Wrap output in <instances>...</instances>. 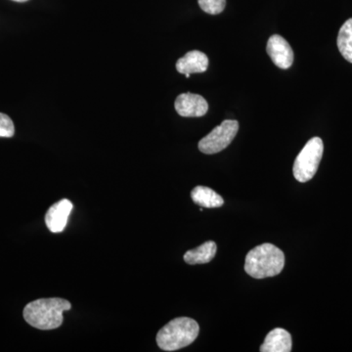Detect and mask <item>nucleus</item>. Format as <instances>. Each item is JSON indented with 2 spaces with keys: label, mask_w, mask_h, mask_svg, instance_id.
<instances>
[{
  "label": "nucleus",
  "mask_w": 352,
  "mask_h": 352,
  "mask_svg": "<svg viewBox=\"0 0 352 352\" xmlns=\"http://www.w3.org/2000/svg\"><path fill=\"white\" fill-rule=\"evenodd\" d=\"M323 152L321 138H314L308 141L294 164V176L298 182H307L314 178L318 170Z\"/></svg>",
  "instance_id": "4"
},
{
  "label": "nucleus",
  "mask_w": 352,
  "mask_h": 352,
  "mask_svg": "<svg viewBox=\"0 0 352 352\" xmlns=\"http://www.w3.org/2000/svg\"><path fill=\"white\" fill-rule=\"evenodd\" d=\"M191 198L196 205L201 208H220L224 204L223 198L219 194L205 186H197L192 190Z\"/></svg>",
  "instance_id": "12"
},
{
  "label": "nucleus",
  "mask_w": 352,
  "mask_h": 352,
  "mask_svg": "<svg viewBox=\"0 0 352 352\" xmlns=\"http://www.w3.org/2000/svg\"><path fill=\"white\" fill-rule=\"evenodd\" d=\"M239 131L237 120H226L199 142V150L204 154L212 155L226 149Z\"/></svg>",
  "instance_id": "5"
},
{
  "label": "nucleus",
  "mask_w": 352,
  "mask_h": 352,
  "mask_svg": "<svg viewBox=\"0 0 352 352\" xmlns=\"http://www.w3.org/2000/svg\"><path fill=\"white\" fill-rule=\"evenodd\" d=\"M261 352H289L292 351V337L288 331L276 328L266 336L261 344Z\"/></svg>",
  "instance_id": "10"
},
{
  "label": "nucleus",
  "mask_w": 352,
  "mask_h": 352,
  "mask_svg": "<svg viewBox=\"0 0 352 352\" xmlns=\"http://www.w3.org/2000/svg\"><path fill=\"white\" fill-rule=\"evenodd\" d=\"M73 204L68 199H62L51 206L45 214V223L52 233L63 232L66 228Z\"/></svg>",
  "instance_id": "8"
},
{
  "label": "nucleus",
  "mask_w": 352,
  "mask_h": 352,
  "mask_svg": "<svg viewBox=\"0 0 352 352\" xmlns=\"http://www.w3.org/2000/svg\"><path fill=\"white\" fill-rule=\"evenodd\" d=\"M217 245L214 241H208L196 249L190 250L184 254L185 263L191 264L208 263L217 254Z\"/></svg>",
  "instance_id": "11"
},
{
  "label": "nucleus",
  "mask_w": 352,
  "mask_h": 352,
  "mask_svg": "<svg viewBox=\"0 0 352 352\" xmlns=\"http://www.w3.org/2000/svg\"><path fill=\"white\" fill-rule=\"evenodd\" d=\"M71 308V303L64 298H41L25 305L23 315L32 327L44 331L54 330L63 324V314Z\"/></svg>",
  "instance_id": "1"
},
{
  "label": "nucleus",
  "mask_w": 352,
  "mask_h": 352,
  "mask_svg": "<svg viewBox=\"0 0 352 352\" xmlns=\"http://www.w3.org/2000/svg\"><path fill=\"white\" fill-rule=\"evenodd\" d=\"M15 134L13 120L6 113H0V138H10Z\"/></svg>",
  "instance_id": "15"
},
{
  "label": "nucleus",
  "mask_w": 352,
  "mask_h": 352,
  "mask_svg": "<svg viewBox=\"0 0 352 352\" xmlns=\"http://www.w3.org/2000/svg\"><path fill=\"white\" fill-rule=\"evenodd\" d=\"M337 43L340 54L346 61L352 63V18L340 28Z\"/></svg>",
  "instance_id": "13"
},
{
  "label": "nucleus",
  "mask_w": 352,
  "mask_h": 352,
  "mask_svg": "<svg viewBox=\"0 0 352 352\" xmlns=\"http://www.w3.org/2000/svg\"><path fill=\"white\" fill-rule=\"evenodd\" d=\"M198 2L201 10L212 15L221 13L226 6V0H198Z\"/></svg>",
  "instance_id": "14"
},
{
  "label": "nucleus",
  "mask_w": 352,
  "mask_h": 352,
  "mask_svg": "<svg viewBox=\"0 0 352 352\" xmlns=\"http://www.w3.org/2000/svg\"><path fill=\"white\" fill-rule=\"evenodd\" d=\"M175 108L178 115L184 118H200L208 110L207 100L203 96L193 94H183L176 98Z\"/></svg>",
  "instance_id": "6"
},
{
  "label": "nucleus",
  "mask_w": 352,
  "mask_h": 352,
  "mask_svg": "<svg viewBox=\"0 0 352 352\" xmlns=\"http://www.w3.org/2000/svg\"><path fill=\"white\" fill-rule=\"evenodd\" d=\"M285 265L284 252L272 244L259 245L248 252L245 271L252 278L264 279L279 275Z\"/></svg>",
  "instance_id": "2"
},
{
  "label": "nucleus",
  "mask_w": 352,
  "mask_h": 352,
  "mask_svg": "<svg viewBox=\"0 0 352 352\" xmlns=\"http://www.w3.org/2000/svg\"><path fill=\"white\" fill-rule=\"evenodd\" d=\"M200 327L194 319L178 317L164 325L157 335V344L164 351H175L190 346L198 337Z\"/></svg>",
  "instance_id": "3"
},
{
  "label": "nucleus",
  "mask_w": 352,
  "mask_h": 352,
  "mask_svg": "<svg viewBox=\"0 0 352 352\" xmlns=\"http://www.w3.org/2000/svg\"><path fill=\"white\" fill-rule=\"evenodd\" d=\"M12 1H15V2H27V1H29V0H12Z\"/></svg>",
  "instance_id": "16"
},
{
  "label": "nucleus",
  "mask_w": 352,
  "mask_h": 352,
  "mask_svg": "<svg viewBox=\"0 0 352 352\" xmlns=\"http://www.w3.org/2000/svg\"><path fill=\"white\" fill-rule=\"evenodd\" d=\"M266 51L273 63L281 69H289L293 65L294 52L291 46L284 38L278 34L268 39Z\"/></svg>",
  "instance_id": "7"
},
{
  "label": "nucleus",
  "mask_w": 352,
  "mask_h": 352,
  "mask_svg": "<svg viewBox=\"0 0 352 352\" xmlns=\"http://www.w3.org/2000/svg\"><path fill=\"white\" fill-rule=\"evenodd\" d=\"M208 68V58L201 51L193 50L180 58L176 63V69L182 75L204 73Z\"/></svg>",
  "instance_id": "9"
}]
</instances>
